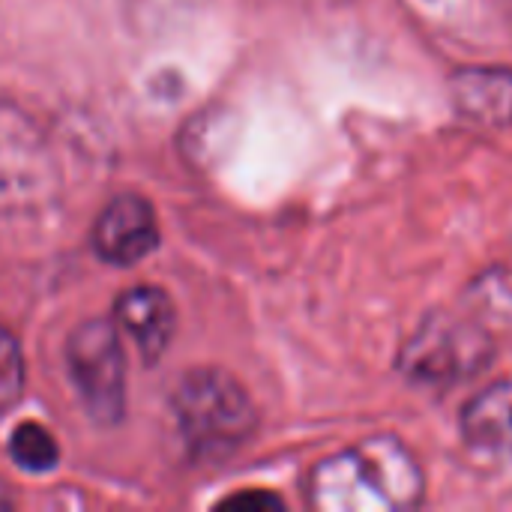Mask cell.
<instances>
[{
    "instance_id": "obj_5",
    "label": "cell",
    "mask_w": 512,
    "mask_h": 512,
    "mask_svg": "<svg viewBox=\"0 0 512 512\" xmlns=\"http://www.w3.org/2000/svg\"><path fill=\"white\" fill-rule=\"evenodd\" d=\"M57 165L42 126L0 102V210H36L57 192Z\"/></svg>"
},
{
    "instance_id": "obj_2",
    "label": "cell",
    "mask_w": 512,
    "mask_h": 512,
    "mask_svg": "<svg viewBox=\"0 0 512 512\" xmlns=\"http://www.w3.org/2000/svg\"><path fill=\"white\" fill-rule=\"evenodd\" d=\"M177 432L195 462H225L258 432V408L225 369H189L171 390Z\"/></svg>"
},
{
    "instance_id": "obj_6",
    "label": "cell",
    "mask_w": 512,
    "mask_h": 512,
    "mask_svg": "<svg viewBox=\"0 0 512 512\" xmlns=\"http://www.w3.org/2000/svg\"><path fill=\"white\" fill-rule=\"evenodd\" d=\"M159 246V219L144 195H114L93 222V252L114 267H132Z\"/></svg>"
},
{
    "instance_id": "obj_13",
    "label": "cell",
    "mask_w": 512,
    "mask_h": 512,
    "mask_svg": "<svg viewBox=\"0 0 512 512\" xmlns=\"http://www.w3.org/2000/svg\"><path fill=\"white\" fill-rule=\"evenodd\" d=\"M222 507H231V510H282V501L270 492H249V495L228 498Z\"/></svg>"
},
{
    "instance_id": "obj_14",
    "label": "cell",
    "mask_w": 512,
    "mask_h": 512,
    "mask_svg": "<svg viewBox=\"0 0 512 512\" xmlns=\"http://www.w3.org/2000/svg\"><path fill=\"white\" fill-rule=\"evenodd\" d=\"M9 507H12V498H9L6 486L0 483V510H9Z\"/></svg>"
},
{
    "instance_id": "obj_4",
    "label": "cell",
    "mask_w": 512,
    "mask_h": 512,
    "mask_svg": "<svg viewBox=\"0 0 512 512\" xmlns=\"http://www.w3.org/2000/svg\"><path fill=\"white\" fill-rule=\"evenodd\" d=\"M69 378L87 417L99 426H117L126 414V354L114 321H84L66 342Z\"/></svg>"
},
{
    "instance_id": "obj_12",
    "label": "cell",
    "mask_w": 512,
    "mask_h": 512,
    "mask_svg": "<svg viewBox=\"0 0 512 512\" xmlns=\"http://www.w3.org/2000/svg\"><path fill=\"white\" fill-rule=\"evenodd\" d=\"M24 381H27V366H24L21 345L15 333L0 324V414L21 399Z\"/></svg>"
},
{
    "instance_id": "obj_11",
    "label": "cell",
    "mask_w": 512,
    "mask_h": 512,
    "mask_svg": "<svg viewBox=\"0 0 512 512\" xmlns=\"http://www.w3.org/2000/svg\"><path fill=\"white\" fill-rule=\"evenodd\" d=\"M9 456L21 471L30 474H45L57 468L60 462V447L54 435L39 426V423H18L9 435Z\"/></svg>"
},
{
    "instance_id": "obj_8",
    "label": "cell",
    "mask_w": 512,
    "mask_h": 512,
    "mask_svg": "<svg viewBox=\"0 0 512 512\" xmlns=\"http://www.w3.org/2000/svg\"><path fill=\"white\" fill-rule=\"evenodd\" d=\"M453 108L462 120L483 129L512 126V69L462 66L450 75Z\"/></svg>"
},
{
    "instance_id": "obj_7",
    "label": "cell",
    "mask_w": 512,
    "mask_h": 512,
    "mask_svg": "<svg viewBox=\"0 0 512 512\" xmlns=\"http://www.w3.org/2000/svg\"><path fill=\"white\" fill-rule=\"evenodd\" d=\"M114 324L135 342L144 363H159L177 333V309L159 285H132L114 303Z\"/></svg>"
},
{
    "instance_id": "obj_1",
    "label": "cell",
    "mask_w": 512,
    "mask_h": 512,
    "mask_svg": "<svg viewBox=\"0 0 512 512\" xmlns=\"http://www.w3.org/2000/svg\"><path fill=\"white\" fill-rule=\"evenodd\" d=\"M426 477L414 450L378 435L315 465L309 504L321 512H405L423 504Z\"/></svg>"
},
{
    "instance_id": "obj_9",
    "label": "cell",
    "mask_w": 512,
    "mask_h": 512,
    "mask_svg": "<svg viewBox=\"0 0 512 512\" xmlns=\"http://www.w3.org/2000/svg\"><path fill=\"white\" fill-rule=\"evenodd\" d=\"M462 435L474 450L512 453V381L480 390L462 411Z\"/></svg>"
},
{
    "instance_id": "obj_10",
    "label": "cell",
    "mask_w": 512,
    "mask_h": 512,
    "mask_svg": "<svg viewBox=\"0 0 512 512\" xmlns=\"http://www.w3.org/2000/svg\"><path fill=\"white\" fill-rule=\"evenodd\" d=\"M465 312L477 318L495 342H512V270H483L465 288Z\"/></svg>"
},
{
    "instance_id": "obj_3",
    "label": "cell",
    "mask_w": 512,
    "mask_h": 512,
    "mask_svg": "<svg viewBox=\"0 0 512 512\" xmlns=\"http://www.w3.org/2000/svg\"><path fill=\"white\" fill-rule=\"evenodd\" d=\"M495 339L468 312H432L408 336L396 369L420 387H453L495 360Z\"/></svg>"
}]
</instances>
